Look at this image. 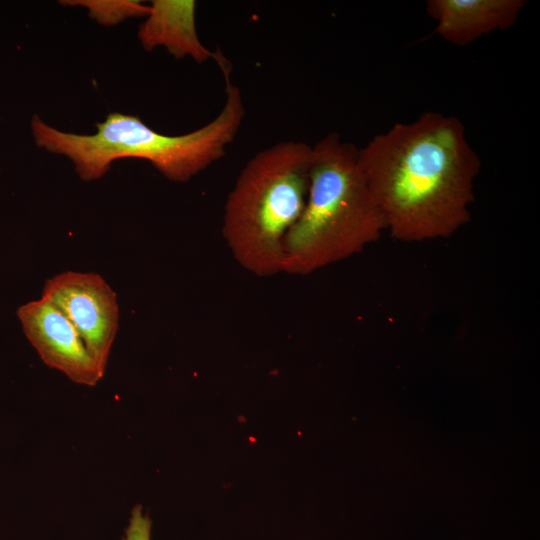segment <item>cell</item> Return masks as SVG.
<instances>
[{
    "instance_id": "1",
    "label": "cell",
    "mask_w": 540,
    "mask_h": 540,
    "mask_svg": "<svg viewBox=\"0 0 540 540\" xmlns=\"http://www.w3.org/2000/svg\"><path fill=\"white\" fill-rule=\"evenodd\" d=\"M358 162L393 239H445L470 221L482 163L457 117L395 123L358 148Z\"/></svg>"
},
{
    "instance_id": "2",
    "label": "cell",
    "mask_w": 540,
    "mask_h": 540,
    "mask_svg": "<svg viewBox=\"0 0 540 540\" xmlns=\"http://www.w3.org/2000/svg\"><path fill=\"white\" fill-rule=\"evenodd\" d=\"M226 82V100L219 114L203 127L170 136L147 126L138 116L110 113L92 135L63 132L37 115L32 131L39 147L72 160L82 180L101 178L114 160L149 161L166 178L186 182L221 159L242 125L245 108L238 86L231 81L230 63L219 66Z\"/></svg>"
},
{
    "instance_id": "3",
    "label": "cell",
    "mask_w": 540,
    "mask_h": 540,
    "mask_svg": "<svg viewBox=\"0 0 540 540\" xmlns=\"http://www.w3.org/2000/svg\"><path fill=\"white\" fill-rule=\"evenodd\" d=\"M305 207L284 243L282 272L308 275L361 253L384 218L358 162V148L332 132L312 146Z\"/></svg>"
},
{
    "instance_id": "4",
    "label": "cell",
    "mask_w": 540,
    "mask_h": 540,
    "mask_svg": "<svg viewBox=\"0 0 540 540\" xmlns=\"http://www.w3.org/2000/svg\"><path fill=\"white\" fill-rule=\"evenodd\" d=\"M312 146L276 143L243 167L224 208L222 232L235 260L258 277L283 270L284 243L308 196Z\"/></svg>"
},
{
    "instance_id": "5",
    "label": "cell",
    "mask_w": 540,
    "mask_h": 540,
    "mask_svg": "<svg viewBox=\"0 0 540 540\" xmlns=\"http://www.w3.org/2000/svg\"><path fill=\"white\" fill-rule=\"evenodd\" d=\"M42 296L72 323L104 375L118 331L117 295L102 276L66 271L49 278Z\"/></svg>"
},
{
    "instance_id": "6",
    "label": "cell",
    "mask_w": 540,
    "mask_h": 540,
    "mask_svg": "<svg viewBox=\"0 0 540 540\" xmlns=\"http://www.w3.org/2000/svg\"><path fill=\"white\" fill-rule=\"evenodd\" d=\"M25 336L41 360L74 383L95 386L104 376L68 318L46 297L17 310Z\"/></svg>"
},
{
    "instance_id": "7",
    "label": "cell",
    "mask_w": 540,
    "mask_h": 540,
    "mask_svg": "<svg viewBox=\"0 0 540 540\" xmlns=\"http://www.w3.org/2000/svg\"><path fill=\"white\" fill-rule=\"evenodd\" d=\"M525 5L524 0H429L426 11L440 38L464 47L512 27Z\"/></svg>"
},
{
    "instance_id": "8",
    "label": "cell",
    "mask_w": 540,
    "mask_h": 540,
    "mask_svg": "<svg viewBox=\"0 0 540 540\" xmlns=\"http://www.w3.org/2000/svg\"><path fill=\"white\" fill-rule=\"evenodd\" d=\"M147 20L139 28L143 47L151 51L164 46L176 59L190 56L198 63L214 57L198 38L195 26L196 2L193 0H154Z\"/></svg>"
},
{
    "instance_id": "9",
    "label": "cell",
    "mask_w": 540,
    "mask_h": 540,
    "mask_svg": "<svg viewBox=\"0 0 540 540\" xmlns=\"http://www.w3.org/2000/svg\"><path fill=\"white\" fill-rule=\"evenodd\" d=\"M68 5H83L92 18L105 25H113L125 18L147 16L150 6L139 1H63Z\"/></svg>"
},
{
    "instance_id": "10",
    "label": "cell",
    "mask_w": 540,
    "mask_h": 540,
    "mask_svg": "<svg viewBox=\"0 0 540 540\" xmlns=\"http://www.w3.org/2000/svg\"><path fill=\"white\" fill-rule=\"evenodd\" d=\"M152 521L144 512L142 505L137 504L131 510L128 525L122 540H151Z\"/></svg>"
}]
</instances>
